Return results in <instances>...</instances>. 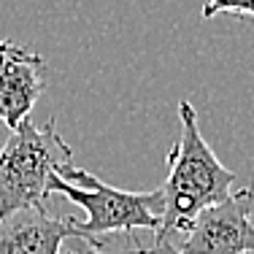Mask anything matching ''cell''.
I'll return each instance as SVG.
<instances>
[{"label":"cell","mask_w":254,"mask_h":254,"mask_svg":"<svg viewBox=\"0 0 254 254\" xmlns=\"http://www.w3.org/2000/svg\"><path fill=\"white\" fill-rule=\"evenodd\" d=\"M130 249H125V252H111V254H141V246L135 244V235L130 238ZM70 254H108V252H103V249H92L89 244H78V246H73V249H68Z\"/></svg>","instance_id":"obj_8"},{"label":"cell","mask_w":254,"mask_h":254,"mask_svg":"<svg viewBox=\"0 0 254 254\" xmlns=\"http://www.w3.org/2000/svg\"><path fill=\"white\" fill-rule=\"evenodd\" d=\"M181 135L168 152V179L162 184L165 216L152 246H173L203 208L225 200L235 173L219 162L197 127V114L190 100L179 103Z\"/></svg>","instance_id":"obj_1"},{"label":"cell","mask_w":254,"mask_h":254,"mask_svg":"<svg viewBox=\"0 0 254 254\" xmlns=\"http://www.w3.org/2000/svg\"><path fill=\"white\" fill-rule=\"evenodd\" d=\"M68 162H73V149L54 119L35 125L27 117L8 130L0 149V225L25 211L49 216L52 176Z\"/></svg>","instance_id":"obj_2"},{"label":"cell","mask_w":254,"mask_h":254,"mask_svg":"<svg viewBox=\"0 0 254 254\" xmlns=\"http://www.w3.org/2000/svg\"><path fill=\"white\" fill-rule=\"evenodd\" d=\"M44 89V57L11 38L0 41V122L8 130L19 127L30 117Z\"/></svg>","instance_id":"obj_5"},{"label":"cell","mask_w":254,"mask_h":254,"mask_svg":"<svg viewBox=\"0 0 254 254\" xmlns=\"http://www.w3.org/2000/svg\"><path fill=\"white\" fill-rule=\"evenodd\" d=\"M216 14H235V16L254 19V0H205L200 16L203 19H214Z\"/></svg>","instance_id":"obj_7"},{"label":"cell","mask_w":254,"mask_h":254,"mask_svg":"<svg viewBox=\"0 0 254 254\" xmlns=\"http://www.w3.org/2000/svg\"><path fill=\"white\" fill-rule=\"evenodd\" d=\"M254 187L203 208L176 238V254H252L254 252Z\"/></svg>","instance_id":"obj_4"},{"label":"cell","mask_w":254,"mask_h":254,"mask_svg":"<svg viewBox=\"0 0 254 254\" xmlns=\"http://www.w3.org/2000/svg\"><path fill=\"white\" fill-rule=\"evenodd\" d=\"M68 238H76V219L25 211L0 225V254H70L63 252Z\"/></svg>","instance_id":"obj_6"},{"label":"cell","mask_w":254,"mask_h":254,"mask_svg":"<svg viewBox=\"0 0 254 254\" xmlns=\"http://www.w3.org/2000/svg\"><path fill=\"white\" fill-rule=\"evenodd\" d=\"M252 254H254V252H252Z\"/></svg>","instance_id":"obj_9"},{"label":"cell","mask_w":254,"mask_h":254,"mask_svg":"<svg viewBox=\"0 0 254 254\" xmlns=\"http://www.w3.org/2000/svg\"><path fill=\"white\" fill-rule=\"evenodd\" d=\"M52 195H63L70 203L87 211V219L76 222V238H84L92 249L106 246V235L125 233L132 238L135 230H157L165 216V195L162 187L152 192H127L100 181L73 162L60 168L52 176Z\"/></svg>","instance_id":"obj_3"}]
</instances>
